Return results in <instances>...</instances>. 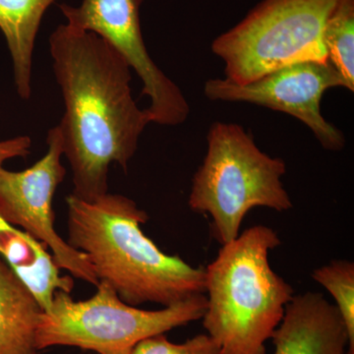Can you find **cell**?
I'll use <instances>...</instances> for the list:
<instances>
[{
  "instance_id": "cell-2",
  "label": "cell",
  "mask_w": 354,
  "mask_h": 354,
  "mask_svg": "<svg viewBox=\"0 0 354 354\" xmlns=\"http://www.w3.org/2000/svg\"><path fill=\"white\" fill-rule=\"evenodd\" d=\"M69 245L87 255L100 281L109 283L125 304L162 307L205 295V268L169 255L141 225L148 214L121 194L94 201L66 197Z\"/></svg>"
},
{
  "instance_id": "cell-5",
  "label": "cell",
  "mask_w": 354,
  "mask_h": 354,
  "mask_svg": "<svg viewBox=\"0 0 354 354\" xmlns=\"http://www.w3.org/2000/svg\"><path fill=\"white\" fill-rule=\"evenodd\" d=\"M95 288L93 297L79 301L71 293H55L50 308L39 315L38 351L73 346L97 354H130L143 339L201 320L206 311L205 295L160 309L145 310L125 304L104 281Z\"/></svg>"
},
{
  "instance_id": "cell-12",
  "label": "cell",
  "mask_w": 354,
  "mask_h": 354,
  "mask_svg": "<svg viewBox=\"0 0 354 354\" xmlns=\"http://www.w3.org/2000/svg\"><path fill=\"white\" fill-rule=\"evenodd\" d=\"M41 310L36 298L0 258V354H37Z\"/></svg>"
},
{
  "instance_id": "cell-11",
  "label": "cell",
  "mask_w": 354,
  "mask_h": 354,
  "mask_svg": "<svg viewBox=\"0 0 354 354\" xmlns=\"http://www.w3.org/2000/svg\"><path fill=\"white\" fill-rule=\"evenodd\" d=\"M0 258L36 298L43 311L57 291L71 293L74 281L62 277L48 246L0 216Z\"/></svg>"
},
{
  "instance_id": "cell-13",
  "label": "cell",
  "mask_w": 354,
  "mask_h": 354,
  "mask_svg": "<svg viewBox=\"0 0 354 354\" xmlns=\"http://www.w3.org/2000/svg\"><path fill=\"white\" fill-rule=\"evenodd\" d=\"M55 0H0V30L13 60L14 79L23 100L32 94V64L37 34L46 11Z\"/></svg>"
},
{
  "instance_id": "cell-1",
  "label": "cell",
  "mask_w": 354,
  "mask_h": 354,
  "mask_svg": "<svg viewBox=\"0 0 354 354\" xmlns=\"http://www.w3.org/2000/svg\"><path fill=\"white\" fill-rule=\"evenodd\" d=\"M64 114L57 125L71 167L73 193L94 201L109 192V165L127 172L151 122L132 97L131 67L99 35L59 25L50 37Z\"/></svg>"
},
{
  "instance_id": "cell-17",
  "label": "cell",
  "mask_w": 354,
  "mask_h": 354,
  "mask_svg": "<svg viewBox=\"0 0 354 354\" xmlns=\"http://www.w3.org/2000/svg\"><path fill=\"white\" fill-rule=\"evenodd\" d=\"M31 146L32 140L28 136L0 142V167L11 158H27L30 155Z\"/></svg>"
},
{
  "instance_id": "cell-7",
  "label": "cell",
  "mask_w": 354,
  "mask_h": 354,
  "mask_svg": "<svg viewBox=\"0 0 354 354\" xmlns=\"http://www.w3.org/2000/svg\"><path fill=\"white\" fill-rule=\"evenodd\" d=\"M46 144V155L25 171L0 167V216L46 244L60 269L97 286L99 279L87 255L69 245L55 227L53 197L66 176L58 127L48 131Z\"/></svg>"
},
{
  "instance_id": "cell-8",
  "label": "cell",
  "mask_w": 354,
  "mask_h": 354,
  "mask_svg": "<svg viewBox=\"0 0 354 354\" xmlns=\"http://www.w3.org/2000/svg\"><path fill=\"white\" fill-rule=\"evenodd\" d=\"M337 87L346 88V83L326 60L288 65L241 85L225 78L209 79L204 95L212 102H247L290 114L311 130L325 150L339 152L346 147V136L321 113L324 93Z\"/></svg>"
},
{
  "instance_id": "cell-14",
  "label": "cell",
  "mask_w": 354,
  "mask_h": 354,
  "mask_svg": "<svg viewBox=\"0 0 354 354\" xmlns=\"http://www.w3.org/2000/svg\"><path fill=\"white\" fill-rule=\"evenodd\" d=\"M328 60L354 92V0H337L323 31Z\"/></svg>"
},
{
  "instance_id": "cell-10",
  "label": "cell",
  "mask_w": 354,
  "mask_h": 354,
  "mask_svg": "<svg viewBox=\"0 0 354 354\" xmlns=\"http://www.w3.org/2000/svg\"><path fill=\"white\" fill-rule=\"evenodd\" d=\"M271 339L274 354H353L339 310L316 291L295 295Z\"/></svg>"
},
{
  "instance_id": "cell-3",
  "label": "cell",
  "mask_w": 354,
  "mask_h": 354,
  "mask_svg": "<svg viewBox=\"0 0 354 354\" xmlns=\"http://www.w3.org/2000/svg\"><path fill=\"white\" fill-rule=\"evenodd\" d=\"M276 230L255 225L221 245L205 268L206 311L203 327L220 354H266L292 286L272 269L270 251L281 245Z\"/></svg>"
},
{
  "instance_id": "cell-9",
  "label": "cell",
  "mask_w": 354,
  "mask_h": 354,
  "mask_svg": "<svg viewBox=\"0 0 354 354\" xmlns=\"http://www.w3.org/2000/svg\"><path fill=\"white\" fill-rule=\"evenodd\" d=\"M144 0H82L80 6L60 4L69 27L92 32L108 41L124 57L143 83L142 95L150 99L146 109L151 122L177 127L187 120L190 106L183 93L162 71L147 50L140 26Z\"/></svg>"
},
{
  "instance_id": "cell-16",
  "label": "cell",
  "mask_w": 354,
  "mask_h": 354,
  "mask_svg": "<svg viewBox=\"0 0 354 354\" xmlns=\"http://www.w3.org/2000/svg\"><path fill=\"white\" fill-rule=\"evenodd\" d=\"M130 354H220V349L207 334L195 335L183 344H174L162 334L140 342Z\"/></svg>"
},
{
  "instance_id": "cell-4",
  "label": "cell",
  "mask_w": 354,
  "mask_h": 354,
  "mask_svg": "<svg viewBox=\"0 0 354 354\" xmlns=\"http://www.w3.org/2000/svg\"><path fill=\"white\" fill-rule=\"evenodd\" d=\"M207 144L188 205L198 214L211 216L213 236L221 245L239 236L251 209L261 207L281 213L292 208L281 180L285 160L261 151L243 127L216 121L209 128Z\"/></svg>"
},
{
  "instance_id": "cell-15",
  "label": "cell",
  "mask_w": 354,
  "mask_h": 354,
  "mask_svg": "<svg viewBox=\"0 0 354 354\" xmlns=\"http://www.w3.org/2000/svg\"><path fill=\"white\" fill-rule=\"evenodd\" d=\"M311 277L334 298L348 330L349 349L354 354V263L332 260L329 264L314 270Z\"/></svg>"
},
{
  "instance_id": "cell-6",
  "label": "cell",
  "mask_w": 354,
  "mask_h": 354,
  "mask_svg": "<svg viewBox=\"0 0 354 354\" xmlns=\"http://www.w3.org/2000/svg\"><path fill=\"white\" fill-rule=\"evenodd\" d=\"M337 0H264L212 44L227 80L246 84L305 62H326L323 31Z\"/></svg>"
}]
</instances>
